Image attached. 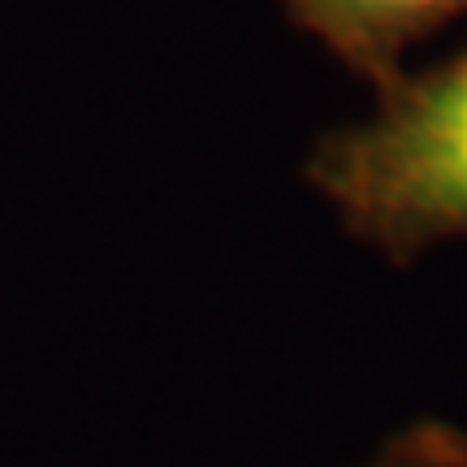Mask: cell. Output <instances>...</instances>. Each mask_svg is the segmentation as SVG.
Returning <instances> with one entry per match:
<instances>
[{
  "label": "cell",
  "instance_id": "cell-1",
  "mask_svg": "<svg viewBox=\"0 0 467 467\" xmlns=\"http://www.w3.org/2000/svg\"><path fill=\"white\" fill-rule=\"evenodd\" d=\"M312 182L394 260L467 234V48L381 83L377 117L317 148Z\"/></svg>",
  "mask_w": 467,
  "mask_h": 467
},
{
  "label": "cell",
  "instance_id": "cell-2",
  "mask_svg": "<svg viewBox=\"0 0 467 467\" xmlns=\"http://www.w3.org/2000/svg\"><path fill=\"white\" fill-rule=\"evenodd\" d=\"M307 31L377 83L399 74V57L420 35L467 14V0H285Z\"/></svg>",
  "mask_w": 467,
  "mask_h": 467
},
{
  "label": "cell",
  "instance_id": "cell-3",
  "mask_svg": "<svg viewBox=\"0 0 467 467\" xmlns=\"http://www.w3.org/2000/svg\"><path fill=\"white\" fill-rule=\"evenodd\" d=\"M377 467H467V446L441 429H420L402 446H394Z\"/></svg>",
  "mask_w": 467,
  "mask_h": 467
}]
</instances>
